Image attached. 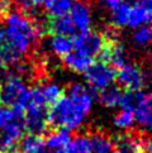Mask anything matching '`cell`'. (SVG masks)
Listing matches in <instances>:
<instances>
[{"label":"cell","mask_w":152,"mask_h":153,"mask_svg":"<svg viewBox=\"0 0 152 153\" xmlns=\"http://www.w3.org/2000/svg\"><path fill=\"white\" fill-rule=\"evenodd\" d=\"M85 79L90 85L93 94L96 95L98 91L109 86L115 80L117 71L113 66L104 62H93L91 66L85 71Z\"/></svg>","instance_id":"5"},{"label":"cell","mask_w":152,"mask_h":153,"mask_svg":"<svg viewBox=\"0 0 152 153\" xmlns=\"http://www.w3.org/2000/svg\"><path fill=\"white\" fill-rule=\"evenodd\" d=\"M15 118V114L10 106H0V129H4Z\"/></svg>","instance_id":"26"},{"label":"cell","mask_w":152,"mask_h":153,"mask_svg":"<svg viewBox=\"0 0 152 153\" xmlns=\"http://www.w3.org/2000/svg\"><path fill=\"white\" fill-rule=\"evenodd\" d=\"M3 18L5 22L4 45L22 58L41 36L32 19L19 12H8Z\"/></svg>","instance_id":"1"},{"label":"cell","mask_w":152,"mask_h":153,"mask_svg":"<svg viewBox=\"0 0 152 153\" xmlns=\"http://www.w3.org/2000/svg\"><path fill=\"white\" fill-rule=\"evenodd\" d=\"M43 1H45V0H31V3L33 4L34 8H38V7H41V5H43Z\"/></svg>","instance_id":"28"},{"label":"cell","mask_w":152,"mask_h":153,"mask_svg":"<svg viewBox=\"0 0 152 153\" xmlns=\"http://www.w3.org/2000/svg\"><path fill=\"white\" fill-rule=\"evenodd\" d=\"M71 138L72 137H71L70 130L63 129V128H55V130H52L45 139V147H47L51 151L61 149L69 144Z\"/></svg>","instance_id":"15"},{"label":"cell","mask_w":152,"mask_h":153,"mask_svg":"<svg viewBox=\"0 0 152 153\" xmlns=\"http://www.w3.org/2000/svg\"><path fill=\"white\" fill-rule=\"evenodd\" d=\"M0 153H5V152H1V151H0Z\"/></svg>","instance_id":"31"},{"label":"cell","mask_w":152,"mask_h":153,"mask_svg":"<svg viewBox=\"0 0 152 153\" xmlns=\"http://www.w3.org/2000/svg\"><path fill=\"white\" fill-rule=\"evenodd\" d=\"M113 151L115 153H150L151 140L143 134L128 130L113 139Z\"/></svg>","instance_id":"4"},{"label":"cell","mask_w":152,"mask_h":153,"mask_svg":"<svg viewBox=\"0 0 152 153\" xmlns=\"http://www.w3.org/2000/svg\"><path fill=\"white\" fill-rule=\"evenodd\" d=\"M63 149L66 153H93L89 137L81 134L76 135L75 138H71V140Z\"/></svg>","instance_id":"19"},{"label":"cell","mask_w":152,"mask_h":153,"mask_svg":"<svg viewBox=\"0 0 152 153\" xmlns=\"http://www.w3.org/2000/svg\"><path fill=\"white\" fill-rule=\"evenodd\" d=\"M4 43V30H3V27H1V22H0V47Z\"/></svg>","instance_id":"29"},{"label":"cell","mask_w":152,"mask_h":153,"mask_svg":"<svg viewBox=\"0 0 152 153\" xmlns=\"http://www.w3.org/2000/svg\"><path fill=\"white\" fill-rule=\"evenodd\" d=\"M115 79H118L119 85L126 87V90H141L146 84V72L136 63H124L119 67Z\"/></svg>","instance_id":"8"},{"label":"cell","mask_w":152,"mask_h":153,"mask_svg":"<svg viewBox=\"0 0 152 153\" xmlns=\"http://www.w3.org/2000/svg\"><path fill=\"white\" fill-rule=\"evenodd\" d=\"M124 63H127V51L126 47L122 43L115 41L112 46V52H110V58H109V65L115 67H121Z\"/></svg>","instance_id":"22"},{"label":"cell","mask_w":152,"mask_h":153,"mask_svg":"<svg viewBox=\"0 0 152 153\" xmlns=\"http://www.w3.org/2000/svg\"><path fill=\"white\" fill-rule=\"evenodd\" d=\"M51 47H52V51L55 52L57 56L62 57L65 54H67L69 52L72 51L74 45H72L71 37L61 36V34H53L52 41H51Z\"/></svg>","instance_id":"20"},{"label":"cell","mask_w":152,"mask_h":153,"mask_svg":"<svg viewBox=\"0 0 152 153\" xmlns=\"http://www.w3.org/2000/svg\"><path fill=\"white\" fill-rule=\"evenodd\" d=\"M19 152L20 153H39L45 149V139L42 135L28 133L19 139Z\"/></svg>","instance_id":"16"},{"label":"cell","mask_w":152,"mask_h":153,"mask_svg":"<svg viewBox=\"0 0 152 153\" xmlns=\"http://www.w3.org/2000/svg\"><path fill=\"white\" fill-rule=\"evenodd\" d=\"M71 39L74 48H76V51L94 57L99 53L101 47L104 46L107 37L104 36V33L88 28L85 30L77 32L75 36L71 37Z\"/></svg>","instance_id":"7"},{"label":"cell","mask_w":152,"mask_h":153,"mask_svg":"<svg viewBox=\"0 0 152 153\" xmlns=\"http://www.w3.org/2000/svg\"><path fill=\"white\" fill-rule=\"evenodd\" d=\"M134 122H137L142 128H150L152 118H151V95L145 91L142 97L138 100L133 109Z\"/></svg>","instance_id":"13"},{"label":"cell","mask_w":152,"mask_h":153,"mask_svg":"<svg viewBox=\"0 0 152 153\" xmlns=\"http://www.w3.org/2000/svg\"><path fill=\"white\" fill-rule=\"evenodd\" d=\"M48 106L45 104L29 102L24 108V128L29 133L42 135L50 128L47 120Z\"/></svg>","instance_id":"6"},{"label":"cell","mask_w":152,"mask_h":153,"mask_svg":"<svg viewBox=\"0 0 152 153\" xmlns=\"http://www.w3.org/2000/svg\"><path fill=\"white\" fill-rule=\"evenodd\" d=\"M109 10L112 13V24L114 27L121 28V27L127 25L128 18H129V12H131V4L121 0V1L115 4Z\"/></svg>","instance_id":"17"},{"label":"cell","mask_w":152,"mask_h":153,"mask_svg":"<svg viewBox=\"0 0 152 153\" xmlns=\"http://www.w3.org/2000/svg\"><path fill=\"white\" fill-rule=\"evenodd\" d=\"M48 33L72 37L77 33V29H76L70 15L66 13V14L56 15V17H52L51 19H48Z\"/></svg>","instance_id":"11"},{"label":"cell","mask_w":152,"mask_h":153,"mask_svg":"<svg viewBox=\"0 0 152 153\" xmlns=\"http://www.w3.org/2000/svg\"><path fill=\"white\" fill-rule=\"evenodd\" d=\"M72 1L74 0H45L43 5L52 17H56V15L66 14L70 7H71Z\"/></svg>","instance_id":"21"},{"label":"cell","mask_w":152,"mask_h":153,"mask_svg":"<svg viewBox=\"0 0 152 153\" xmlns=\"http://www.w3.org/2000/svg\"><path fill=\"white\" fill-rule=\"evenodd\" d=\"M151 41V27L150 24H143L138 27L134 33V42L138 46H147Z\"/></svg>","instance_id":"25"},{"label":"cell","mask_w":152,"mask_h":153,"mask_svg":"<svg viewBox=\"0 0 152 153\" xmlns=\"http://www.w3.org/2000/svg\"><path fill=\"white\" fill-rule=\"evenodd\" d=\"M5 77V82L0 85V102L4 106H19L24 109L28 100V89L23 79L10 72Z\"/></svg>","instance_id":"3"},{"label":"cell","mask_w":152,"mask_h":153,"mask_svg":"<svg viewBox=\"0 0 152 153\" xmlns=\"http://www.w3.org/2000/svg\"><path fill=\"white\" fill-rule=\"evenodd\" d=\"M39 89L43 95V99H45L48 106L52 105L57 99H60L63 95V90L56 84H51V82L43 84V85H39Z\"/></svg>","instance_id":"23"},{"label":"cell","mask_w":152,"mask_h":153,"mask_svg":"<svg viewBox=\"0 0 152 153\" xmlns=\"http://www.w3.org/2000/svg\"><path fill=\"white\" fill-rule=\"evenodd\" d=\"M61 59L67 68L74 71V72H77V74H84L85 71L91 66V63L94 62V59L91 56H88V54L81 53L79 51L69 52L67 54L62 56Z\"/></svg>","instance_id":"12"},{"label":"cell","mask_w":152,"mask_h":153,"mask_svg":"<svg viewBox=\"0 0 152 153\" xmlns=\"http://www.w3.org/2000/svg\"><path fill=\"white\" fill-rule=\"evenodd\" d=\"M67 13L79 32L89 28L91 23V14H90V8L85 1H83V0H74Z\"/></svg>","instance_id":"9"},{"label":"cell","mask_w":152,"mask_h":153,"mask_svg":"<svg viewBox=\"0 0 152 153\" xmlns=\"http://www.w3.org/2000/svg\"><path fill=\"white\" fill-rule=\"evenodd\" d=\"M94 153H105V152H94Z\"/></svg>","instance_id":"30"},{"label":"cell","mask_w":152,"mask_h":153,"mask_svg":"<svg viewBox=\"0 0 152 153\" xmlns=\"http://www.w3.org/2000/svg\"><path fill=\"white\" fill-rule=\"evenodd\" d=\"M85 117L86 114L83 109L65 95L50 105L47 113V120L50 127L63 128L67 130L79 128L83 124Z\"/></svg>","instance_id":"2"},{"label":"cell","mask_w":152,"mask_h":153,"mask_svg":"<svg viewBox=\"0 0 152 153\" xmlns=\"http://www.w3.org/2000/svg\"><path fill=\"white\" fill-rule=\"evenodd\" d=\"M8 74H9V71H8L7 63H5L3 61V58L0 57V76H7Z\"/></svg>","instance_id":"27"},{"label":"cell","mask_w":152,"mask_h":153,"mask_svg":"<svg viewBox=\"0 0 152 153\" xmlns=\"http://www.w3.org/2000/svg\"><path fill=\"white\" fill-rule=\"evenodd\" d=\"M123 90L118 85H109L96 92L99 101L107 108H115L121 104Z\"/></svg>","instance_id":"14"},{"label":"cell","mask_w":152,"mask_h":153,"mask_svg":"<svg viewBox=\"0 0 152 153\" xmlns=\"http://www.w3.org/2000/svg\"><path fill=\"white\" fill-rule=\"evenodd\" d=\"M114 125L119 129H131L134 125V114L133 110L122 109L115 117H114Z\"/></svg>","instance_id":"24"},{"label":"cell","mask_w":152,"mask_h":153,"mask_svg":"<svg viewBox=\"0 0 152 153\" xmlns=\"http://www.w3.org/2000/svg\"><path fill=\"white\" fill-rule=\"evenodd\" d=\"M93 152H105L113 153V139L104 132H93L89 135Z\"/></svg>","instance_id":"18"},{"label":"cell","mask_w":152,"mask_h":153,"mask_svg":"<svg viewBox=\"0 0 152 153\" xmlns=\"http://www.w3.org/2000/svg\"><path fill=\"white\" fill-rule=\"evenodd\" d=\"M66 94L67 97H70L75 104H77L83 109L85 114L90 111L91 106H93V96L90 95L89 90L84 85L79 82H71L66 87Z\"/></svg>","instance_id":"10"}]
</instances>
